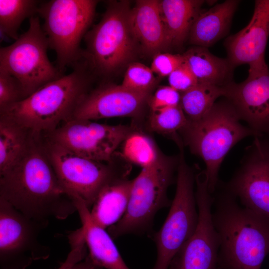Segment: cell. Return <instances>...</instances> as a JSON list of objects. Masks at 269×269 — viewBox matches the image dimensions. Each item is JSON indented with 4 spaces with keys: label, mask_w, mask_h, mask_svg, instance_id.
<instances>
[{
    "label": "cell",
    "mask_w": 269,
    "mask_h": 269,
    "mask_svg": "<svg viewBox=\"0 0 269 269\" xmlns=\"http://www.w3.org/2000/svg\"><path fill=\"white\" fill-rule=\"evenodd\" d=\"M212 194L221 269H261L269 253V223L242 206L224 186Z\"/></svg>",
    "instance_id": "obj_2"
},
{
    "label": "cell",
    "mask_w": 269,
    "mask_h": 269,
    "mask_svg": "<svg viewBox=\"0 0 269 269\" xmlns=\"http://www.w3.org/2000/svg\"><path fill=\"white\" fill-rule=\"evenodd\" d=\"M98 1L51 0L40 2L36 13L43 19L42 26L49 48L56 55V67L62 73L82 58L80 44L93 20Z\"/></svg>",
    "instance_id": "obj_7"
},
{
    "label": "cell",
    "mask_w": 269,
    "mask_h": 269,
    "mask_svg": "<svg viewBox=\"0 0 269 269\" xmlns=\"http://www.w3.org/2000/svg\"><path fill=\"white\" fill-rule=\"evenodd\" d=\"M40 2L35 0H0V31L16 40L21 23L36 13Z\"/></svg>",
    "instance_id": "obj_27"
},
{
    "label": "cell",
    "mask_w": 269,
    "mask_h": 269,
    "mask_svg": "<svg viewBox=\"0 0 269 269\" xmlns=\"http://www.w3.org/2000/svg\"><path fill=\"white\" fill-rule=\"evenodd\" d=\"M250 150L223 186L242 206L269 223V143L256 136Z\"/></svg>",
    "instance_id": "obj_14"
},
{
    "label": "cell",
    "mask_w": 269,
    "mask_h": 269,
    "mask_svg": "<svg viewBox=\"0 0 269 269\" xmlns=\"http://www.w3.org/2000/svg\"><path fill=\"white\" fill-rule=\"evenodd\" d=\"M223 87L198 83L181 93L180 106L189 122L202 118L220 97H223Z\"/></svg>",
    "instance_id": "obj_25"
},
{
    "label": "cell",
    "mask_w": 269,
    "mask_h": 269,
    "mask_svg": "<svg viewBox=\"0 0 269 269\" xmlns=\"http://www.w3.org/2000/svg\"><path fill=\"white\" fill-rule=\"evenodd\" d=\"M71 269H104L95 264L89 256L88 254L83 260L76 263Z\"/></svg>",
    "instance_id": "obj_35"
},
{
    "label": "cell",
    "mask_w": 269,
    "mask_h": 269,
    "mask_svg": "<svg viewBox=\"0 0 269 269\" xmlns=\"http://www.w3.org/2000/svg\"><path fill=\"white\" fill-rule=\"evenodd\" d=\"M48 48L39 17L33 15L27 31L13 43L0 49V70L20 82L25 98L63 75L49 61Z\"/></svg>",
    "instance_id": "obj_9"
},
{
    "label": "cell",
    "mask_w": 269,
    "mask_h": 269,
    "mask_svg": "<svg viewBox=\"0 0 269 269\" xmlns=\"http://www.w3.org/2000/svg\"><path fill=\"white\" fill-rule=\"evenodd\" d=\"M169 86L180 93L184 92L198 83V81L185 61L168 76Z\"/></svg>",
    "instance_id": "obj_34"
},
{
    "label": "cell",
    "mask_w": 269,
    "mask_h": 269,
    "mask_svg": "<svg viewBox=\"0 0 269 269\" xmlns=\"http://www.w3.org/2000/svg\"><path fill=\"white\" fill-rule=\"evenodd\" d=\"M178 158L162 156L154 164L141 169L133 179L130 200L123 217L108 228L113 239L128 234H142L149 231L154 216L172 201L167 196L173 182Z\"/></svg>",
    "instance_id": "obj_6"
},
{
    "label": "cell",
    "mask_w": 269,
    "mask_h": 269,
    "mask_svg": "<svg viewBox=\"0 0 269 269\" xmlns=\"http://www.w3.org/2000/svg\"><path fill=\"white\" fill-rule=\"evenodd\" d=\"M240 2L227 0L208 10H201L190 31L189 43L207 48L225 37Z\"/></svg>",
    "instance_id": "obj_20"
},
{
    "label": "cell",
    "mask_w": 269,
    "mask_h": 269,
    "mask_svg": "<svg viewBox=\"0 0 269 269\" xmlns=\"http://www.w3.org/2000/svg\"><path fill=\"white\" fill-rule=\"evenodd\" d=\"M150 94L107 84L89 92L81 100L71 119L91 121L120 117L139 116Z\"/></svg>",
    "instance_id": "obj_16"
},
{
    "label": "cell",
    "mask_w": 269,
    "mask_h": 269,
    "mask_svg": "<svg viewBox=\"0 0 269 269\" xmlns=\"http://www.w3.org/2000/svg\"><path fill=\"white\" fill-rule=\"evenodd\" d=\"M188 121L180 105L150 111L147 121L148 129L153 132L169 135L176 142L177 135L187 125Z\"/></svg>",
    "instance_id": "obj_28"
},
{
    "label": "cell",
    "mask_w": 269,
    "mask_h": 269,
    "mask_svg": "<svg viewBox=\"0 0 269 269\" xmlns=\"http://www.w3.org/2000/svg\"><path fill=\"white\" fill-rule=\"evenodd\" d=\"M269 36V0H255L253 14L249 23L225 41L227 58L233 67L265 60Z\"/></svg>",
    "instance_id": "obj_17"
},
{
    "label": "cell",
    "mask_w": 269,
    "mask_h": 269,
    "mask_svg": "<svg viewBox=\"0 0 269 269\" xmlns=\"http://www.w3.org/2000/svg\"><path fill=\"white\" fill-rule=\"evenodd\" d=\"M131 23L139 49L153 57L169 48L159 0H139L132 7Z\"/></svg>",
    "instance_id": "obj_18"
},
{
    "label": "cell",
    "mask_w": 269,
    "mask_h": 269,
    "mask_svg": "<svg viewBox=\"0 0 269 269\" xmlns=\"http://www.w3.org/2000/svg\"><path fill=\"white\" fill-rule=\"evenodd\" d=\"M182 55L198 83L223 87L232 81L235 68L228 58L217 57L207 48L195 46Z\"/></svg>",
    "instance_id": "obj_23"
},
{
    "label": "cell",
    "mask_w": 269,
    "mask_h": 269,
    "mask_svg": "<svg viewBox=\"0 0 269 269\" xmlns=\"http://www.w3.org/2000/svg\"><path fill=\"white\" fill-rule=\"evenodd\" d=\"M72 72L42 86L22 100L0 110L34 134H48L70 119L89 92L91 76L85 63H76Z\"/></svg>",
    "instance_id": "obj_3"
},
{
    "label": "cell",
    "mask_w": 269,
    "mask_h": 269,
    "mask_svg": "<svg viewBox=\"0 0 269 269\" xmlns=\"http://www.w3.org/2000/svg\"><path fill=\"white\" fill-rule=\"evenodd\" d=\"M195 184L199 214L197 227L173 259L169 269H221L218 257L220 240L212 220L213 195L209 191L204 173L196 174Z\"/></svg>",
    "instance_id": "obj_13"
},
{
    "label": "cell",
    "mask_w": 269,
    "mask_h": 269,
    "mask_svg": "<svg viewBox=\"0 0 269 269\" xmlns=\"http://www.w3.org/2000/svg\"><path fill=\"white\" fill-rule=\"evenodd\" d=\"M204 3L202 0H159L160 14L170 48L181 46L188 38Z\"/></svg>",
    "instance_id": "obj_22"
},
{
    "label": "cell",
    "mask_w": 269,
    "mask_h": 269,
    "mask_svg": "<svg viewBox=\"0 0 269 269\" xmlns=\"http://www.w3.org/2000/svg\"><path fill=\"white\" fill-rule=\"evenodd\" d=\"M235 109L227 100L217 102L200 120L189 122L179 133L182 142L204 161L209 191L212 194L219 183L221 164L229 151L249 135L258 136L243 126Z\"/></svg>",
    "instance_id": "obj_4"
},
{
    "label": "cell",
    "mask_w": 269,
    "mask_h": 269,
    "mask_svg": "<svg viewBox=\"0 0 269 269\" xmlns=\"http://www.w3.org/2000/svg\"><path fill=\"white\" fill-rule=\"evenodd\" d=\"M44 145L62 186L72 198L83 201L90 210L106 184L126 175L103 162L80 156L48 140Z\"/></svg>",
    "instance_id": "obj_11"
},
{
    "label": "cell",
    "mask_w": 269,
    "mask_h": 269,
    "mask_svg": "<svg viewBox=\"0 0 269 269\" xmlns=\"http://www.w3.org/2000/svg\"><path fill=\"white\" fill-rule=\"evenodd\" d=\"M48 223L26 217L0 198V269H26L48 258L50 249L38 238Z\"/></svg>",
    "instance_id": "obj_10"
},
{
    "label": "cell",
    "mask_w": 269,
    "mask_h": 269,
    "mask_svg": "<svg viewBox=\"0 0 269 269\" xmlns=\"http://www.w3.org/2000/svg\"><path fill=\"white\" fill-rule=\"evenodd\" d=\"M132 183L133 179L120 176L103 187L90 210L95 223L106 229L123 217L129 204Z\"/></svg>",
    "instance_id": "obj_21"
},
{
    "label": "cell",
    "mask_w": 269,
    "mask_h": 269,
    "mask_svg": "<svg viewBox=\"0 0 269 269\" xmlns=\"http://www.w3.org/2000/svg\"><path fill=\"white\" fill-rule=\"evenodd\" d=\"M223 88V97L240 119L258 135L269 134V68L266 61L249 65L248 76L243 82L231 81Z\"/></svg>",
    "instance_id": "obj_15"
},
{
    "label": "cell",
    "mask_w": 269,
    "mask_h": 269,
    "mask_svg": "<svg viewBox=\"0 0 269 269\" xmlns=\"http://www.w3.org/2000/svg\"><path fill=\"white\" fill-rule=\"evenodd\" d=\"M180 93L170 86H164L160 87L153 95H150L147 105L150 111H155L180 105Z\"/></svg>",
    "instance_id": "obj_32"
},
{
    "label": "cell",
    "mask_w": 269,
    "mask_h": 269,
    "mask_svg": "<svg viewBox=\"0 0 269 269\" xmlns=\"http://www.w3.org/2000/svg\"><path fill=\"white\" fill-rule=\"evenodd\" d=\"M39 138L36 135L25 155L0 174V198L33 220H64L77 211L76 206L60 184Z\"/></svg>",
    "instance_id": "obj_1"
},
{
    "label": "cell",
    "mask_w": 269,
    "mask_h": 269,
    "mask_svg": "<svg viewBox=\"0 0 269 269\" xmlns=\"http://www.w3.org/2000/svg\"><path fill=\"white\" fill-rule=\"evenodd\" d=\"M176 188L162 227L153 235L157 258L152 269H168L173 259L194 233L198 223L194 184L195 175L179 147Z\"/></svg>",
    "instance_id": "obj_8"
},
{
    "label": "cell",
    "mask_w": 269,
    "mask_h": 269,
    "mask_svg": "<svg viewBox=\"0 0 269 269\" xmlns=\"http://www.w3.org/2000/svg\"><path fill=\"white\" fill-rule=\"evenodd\" d=\"M153 74L150 67L132 62L127 67L121 85L134 91L150 94L156 83Z\"/></svg>",
    "instance_id": "obj_29"
},
{
    "label": "cell",
    "mask_w": 269,
    "mask_h": 269,
    "mask_svg": "<svg viewBox=\"0 0 269 269\" xmlns=\"http://www.w3.org/2000/svg\"><path fill=\"white\" fill-rule=\"evenodd\" d=\"M25 98L20 82L13 76L0 70V110Z\"/></svg>",
    "instance_id": "obj_30"
},
{
    "label": "cell",
    "mask_w": 269,
    "mask_h": 269,
    "mask_svg": "<svg viewBox=\"0 0 269 269\" xmlns=\"http://www.w3.org/2000/svg\"><path fill=\"white\" fill-rule=\"evenodd\" d=\"M36 135L13 120L0 115V174L25 155Z\"/></svg>",
    "instance_id": "obj_24"
},
{
    "label": "cell",
    "mask_w": 269,
    "mask_h": 269,
    "mask_svg": "<svg viewBox=\"0 0 269 269\" xmlns=\"http://www.w3.org/2000/svg\"><path fill=\"white\" fill-rule=\"evenodd\" d=\"M70 251L64 262L57 269H71L77 263L84 260L87 256V246L84 230L80 228L68 236Z\"/></svg>",
    "instance_id": "obj_31"
},
{
    "label": "cell",
    "mask_w": 269,
    "mask_h": 269,
    "mask_svg": "<svg viewBox=\"0 0 269 269\" xmlns=\"http://www.w3.org/2000/svg\"><path fill=\"white\" fill-rule=\"evenodd\" d=\"M120 146L121 157L142 168L154 164L162 155L152 138L134 127Z\"/></svg>",
    "instance_id": "obj_26"
},
{
    "label": "cell",
    "mask_w": 269,
    "mask_h": 269,
    "mask_svg": "<svg viewBox=\"0 0 269 269\" xmlns=\"http://www.w3.org/2000/svg\"><path fill=\"white\" fill-rule=\"evenodd\" d=\"M133 128L71 119L47 134V140L80 156L110 162Z\"/></svg>",
    "instance_id": "obj_12"
},
{
    "label": "cell",
    "mask_w": 269,
    "mask_h": 269,
    "mask_svg": "<svg viewBox=\"0 0 269 269\" xmlns=\"http://www.w3.org/2000/svg\"><path fill=\"white\" fill-rule=\"evenodd\" d=\"M184 61L182 54L160 52L153 57L150 68L160 77L168 76Z\"/></svg>",
    "instance_id": "obj_33"
},
{
    "label": "cell",
    "mask_w": 269,
    "mask_h": 269,
    "mask_svg": "<svg viewBox=\"0 0 269 269\" xmlns=\"http://www.w3.org/2000/svg\"><path fill=\"white\" fill-rule=\"evenodd\" d=\"M73 199L84 230L88 255L92 260L103 269H130L109 233L92 221L90 209L85 202L78 198Z\"/></svg>",
    "instance_id": "obj_19"
},
{
    "label": "cell",
    "mask_w": 269,
    "mask_h": 269,
    "mask_svg": "<svg viewBox=\"0 0 269 269\" xmlns=\"http://www.w3.org/2000/svg\"><path fill=\"white\" fill-rule=\"evenodd\" d=\"M128 1H110L98 23L86 34L82 58L100 76L108 77L129 65L139 49L131 23Z\"/></svg>",
    "instance_id": "obj_5"
}]
</instances>
